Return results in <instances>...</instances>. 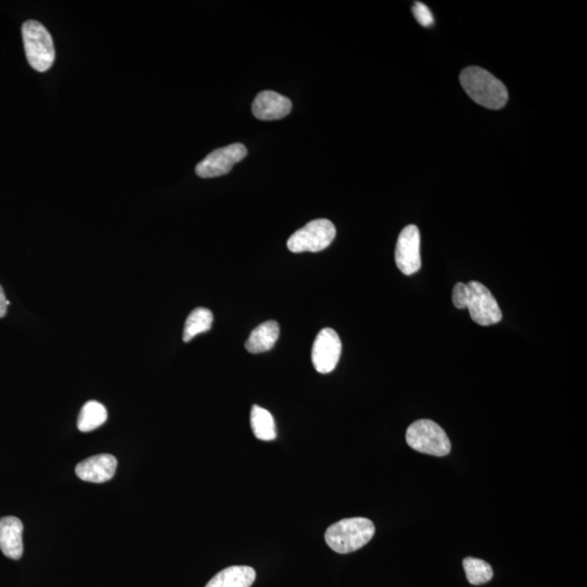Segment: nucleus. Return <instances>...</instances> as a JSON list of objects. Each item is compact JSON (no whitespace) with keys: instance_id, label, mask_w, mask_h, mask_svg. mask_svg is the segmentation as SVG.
I'll use <instances>...</instances> for the list:
<instances>
[{"instance_id":"obj_20","label":"nucleus","mask_w":587,"mask_h":587,"mask_svg":"<svg viewBox=\"0 0 587 587\" xmlns=\"http://www.w3.org/2000/svg\"><path fill=\"white\" fill-rule=\"evenodd\" d=\"M9 305L10 302L7 300L6 295H5L3 287L0 286V319L6 316Z\"/></svg>"},{"instance_id":"obj_3","label":"nucleus","mask_w":587,"mask_h":587,"mask_svg":"<svg viewBox=\"0 0 587 587\" xmlns=\"http://www.w3.org/2000/svg\"><path fill=\"white\" fill-rule=\"evenodd\" d=\"M375 533V524L369 519L350 518L332 524L324 537L334 552L349 554L368 544Z\"/></svg>"},{"instance_id":"obj_2","label":"nucleus","mask_w":587,"mask_h":587,"mask_svg":"<svg viewBox=\"0 0 587 587\" xmlns=\"http://www.w3.org/2000/svg\"><path fill=\"white\" fill-rule=\"evenodd\" d=\"M460 82L465 93L481 106L498 110L508 102L505 84L482 68H465L461 72Z\"/></svg>"},{"instance_id":"obj_1","label":"nucleus","mask_w":587,"mask_h":587,"mask_svg":"<svg viewBox=\"0 0 587 587\" xmlns=\"http://www.w3.org/2000/svg\"><path fill=\"white\" fill-rule=\"evenodd\" d=\"M453 303L461 311L468 309L471 319L479 326L489 327L501 321L500 305L489 288L480 282L457 283L453 291Z\"/></svg>"},{"instance_id":"obj_12","label":"nucleus","mask_w":587,"mask_h":587,"mask_svg":"<svg viewBox=\"0 0 587 587\" xmlns=\"http://www.w3.org/2000/svg\"><path fill=\"white\" fill-rule=\"evenodd\" d=\"M23 524L15 517L0 519V549L6 557L18 560L23 555Z\"/></svg>"},{"instance_id":"obj_17","label":"nucleus","mask_w":587,"mask_h":587,"mask_svg":"<svg viewBox=\"0 0 587 587\" xmlns=\"http://www.w3.org/2000/svg\"><path fill=\"white\" fill-rule=\"evenodd\" d=\"M213 322V314L209 309L196 308L187 317L183 340L190 342L197 335L209 331Z\"/></svg>"},{"instance_id":"obj_19","label":"nucleus","mask_w":587,"mask_h":587,"mask_svg":"<svg viewBox=\"0 0 587 587\" xmlns=\"http://www.w3.org/2000/svg\"><path fill=\"white\" fill-rule=\"evenodd\" d=\"M412 13L413 15H415V18L418 21L419 24H421L422 26H426V28H429V26L433 25L434 23L433 14L431 13V10H429V8L427 6V5H424L422 3H416L415 5H413Z\"/></svg>"},{"instance_id":"obj_18","label":"nucleus","mask_w":587,"mask_h":587,"mask_svg":"<svg viewBox=\"0 0 587 587\" xmlns=\"http://www.w3.org/2000/svg\"><path fill=\"white\" fill-rule=\"evenodd\" d=\"M464 569L466 575V579L473 585H482L487 583L492 579V569L490 564L484 562V560L466 557L464 560Z\"/></svg>"},{"instance_id":"obj_14","label":"nucleus","mask_w":587,"mask_h":587,"mask_svg":"<svg viewBox=\"0 0 587 587\" xmlns=\"http://www.w3.org/2000/svg\"><path fill=\"white\" fill-rule=\"evenodd\" d=\"M280 326L276 321H266L250 333L245 348L251 354H261L275 348L279 339Z\"/></svg>"},{"instance_id":"obj_6","label":"nucleus","mask_w":587,"mask_h":587,"mask_svg":"<svg viewBox=\"0 0 587 587\" xmlns=\"http://www.w3.org/2000/svg\"><path fill=\"white\" fill-rule=\"evenodd\" d=\"M337 235L334 224L327 219L313 220L296 230L287 240L292 253H318L329 248Z\"/></svg>"},{"instance_id":"obj_9","label":"nucleus","mask_w":587,"mask_h":587,"mask_svg":"<svg viewBox=\"0 0 587 587\" xmlns=\"http://www.w3.org/2000/svg\"><path fill=\"white\" fill-rule=\"evenodd\" d=\"M342 354V342L334 330L326 328L317 335L312 350L314 369L319 374L327 375L338 366Z\"/></svg>"},{"instance_id":"obj_5","label":"nucleus","mask_w":587,"mask_h":587,"mask_svg":"<svg viewBox=\"0 0 587 587\" xmlns=\"http://www.w3.org/2000/svg\"><path fill=\"white\" fill-rule=\"evenodd\" d=\"M406 440L409 447L419 453L443 457L450 453L452 444L444 429L432 420H418L408 428Z\"/></svg>"},{"instance_id":"obj_4","label":"nucleus","mask_w":587,"mask_h":587,"mask_svg":"<svg viewBox=\"0 0 587 587\" xmlns=\"http://www.w3.org/2000/svg\"><path fill=\"white\" fill-rule=\"evenodd\" d=\"M23 36L30 66L39 72L50 70L54 65L56 52L49 31L38 21L30 20L23 26Z\"/></svg>"},{"instance_id":"obj_13","label":"nucleus","mask_w":587,"mask_h":587,"mask_svg":"<svg viewBox=\"0 0 587 587\" xmlns=\"http://www.w3.org/2000/svg\"><path fill=\"white\" fill-rule=\"evenodd\" d=\"M256 580V571L248 565H233L220 571L206 587H250Z\"/></svg>"},{"instance_id":"obj_7","label":"nucleus","mask_w":587,"mask_h":587,"mask_svg":"<svg viewBox=\"0 0 587 587\" xmlns=\"http://www.w3.org/2000/svg\"><path fill=\"white\" fill-rule=\"evenodd\" d=\"M246 156H248V149L239 143L213 150L197 165V176L203 179H211V177L228 175L233 169V166L242 161Z\"/></svg>"},{"instance_id":"obj_16","label":"nucleus","mask_w":587,"mask_h":587,"mask_svg":"<svg viewBox=\"0 0 587 587\" xmlns=\"http://www.w3.org/2000/svg\"><path fill=\"white\" fill-rule=\"evenodd\" d=\"M108 412L101 402L91 401L83 406L78 416L77 428L83 433L92 432L107 421Z\"/></svg>"},{"instance_id":"obj_15","label":"nucleus","mask_w":587,"mask_h":587,"mask_svg":"<svg viewBox=\"0 0 587 587\" xmlns=\"http://www.w3.org/2000/svg\"><path fill=\"white\" fill-rule=\"evenodd\" d=\"M250 424L255 437L265 442L276 438V429L274 417L266 409L253 406L250 412Z\"/></svg>"},{"instance_id":"obj_8","label":"nucleus","mask_w":587,"mask_h":587,"mask_svg":"<svg viewBox=\"0 0 587 587\" xmlns=\"http://www.w3.org/2000/svg\"><path fill=\"white\" fill-rule=\"evenodd\" d=\"M395 262L397 268L405 275H415L420 270V230L416 225H408L398 237Z\"/></svg>"},{"instance_id":"obj_10","label":"nucleus","mask_w":587,"mask_h":587,"mask_svg":"<svg viewBox=\"0 0 587 587\" xmlns=\"http://www.w3.org/2000/svg\"><path fill=\"white\" fill-rule=\"evenodd\" d=\"M118 461L114 456L102 454L81 461L77 465L76 474L83 481L92 483H104L113 478Z\"/></svg>"},{"instance_id":"obj_11","label":"nucleus","mask_w":587,"mask_h":587,"mask_svg":"<svg viewBox=\"0 0 587 587\" xmlns=\"http://www.w3.org/2000/svg\"><path fill=\"white\" fill-rule=\"evenodd\" d=\"M292 110L290 98L274 91H264L256 96L253 103V114L264 122H274L285 118Z\"/></svg>"}]
</instances>
